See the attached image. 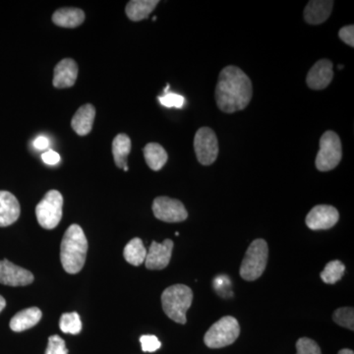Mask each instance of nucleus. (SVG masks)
I'll return each mask as SVG.
<instances>
[{
  "mask_svg": "<svg viewBox=\"0 0 354 354\" xmlns=\"http://www.w3.org/2000/svg\"><path fill=\"white\" fill-rule=\"evenodd\" d=\"M253 86L239 67L228 65L221 70L216 86V102L225 113L243 111L251 102Z\"/></svg>",
  "mask_w": 354,
  "mask_h": 354,
  "instance_id": "obj_1",
  "label": "nucleus"
},
{
  "mask_svg": "<svg viewBox=\"0 0 354 354\" xmlns=\"http://www.w3.org/2000/svg\"><path fill=\"white\" fill-rule=\"evenodd\" d=\"M88 252V241L80 225L67 228L60 247V260L65 272L75 274L83 269Z\"/></svg>",
  "mask_w": 354,
  "mask_h": 354,
  "instance_id": "obj_2",
  "label": "nucleus"
},
{
  "mask_svg": "<svg viewBox=\"0 0 354 354\" xmlns=\"http://www.w3.org/2000/svg\"><path fill=\"white\" fill-rule=\"evenodd\" d=\"M193 301V292L189 286L174 285L165 288L162 295V309L165 315L176 323L186 324V313Z\"/></svg>",
  "mask_w": 354,
  "mask_h": 354,
  "instance_id": "obj_3",
  "label": "nucleus"
},
{
  "mask_svg": "<svg viewBox=\"0 0 354 354\" xmlns=\"http://www.w3.org/2000/svg\"><path fill=\"white\" fill-rule=\"evenodd\" d=\"M269 247L264 239H255L247 249L241 270V278L253 281L259 279L267 267Z\"/></svg>",
  "mask_w": 354,
  "mask_h": 354,
  "instance_id": "obj_4",
  "label": "nucleus"
},
{
  "mask_svg": "<svg viewBox=\"0 0 354 354\" xmlns=\"http://www.w3.org/2000/svg\"><path fill=\"white\" fill-rule=\"evenodd\" d=\"M241 334L239 321L232 316H225L214 324L204 337L205 344L209 348H221L230 346Z\"/></svg>",
  "mask_w": 354,
  "mask_h": 354,
  "instance_id": "obj_5",
  "label": "nucleus"
},
{
  "mask_svg": "<svg viewBox=\"0 0 354 354\" xmlns=\"http://www.w3.org/2000/svg\"><path fill=\"white\" fill-rule=\"evenodd\" d=\"M342 158V142L334 131H326L320 139V150L317 153L316 167L320 171H330L337 167Z\"/></svg>",
  "mask_w": 354,
  "mask_h": 354,
  "instance_id": "obj_6",
  "label": "nucleus"
},
{
  "mask_svg": "<svg viewBox=\"0 0 354 354\" xmlns=\"http://www.w3.org/2000/svg\"><path fill=\"white\" fill-rule=\"evenodd\" d=\"M64 197L57 190H50L36 207L39 225L46 230L57 227L62 218Z\"/></svg>",
  "mask_w": 354,
  "mask_h": 354,
  "instance_id": "obj_7",
  "label": "nucleus"
},
{
  "mask_svg": "<svg viewBox=\"0 0 354 354\" xmlns=\"http://www.w3.org/2000/svg\"><path fill=\"white\" fill-rule=\"evenodd\" d=\"M194 150L198 162L203 165H211L218 156V142L216 133L209 127L198 129L194 138Z\"/></svg>",
  "mask_w": 354,
  "mask_h": 354,
  "instance_id": "obj_8",
  "label": "nucleus"
},
{
  "mask_svg": "<svg viewBox=\"0 0 354 354\" xmlns=\"http://www.w3.org/2000/svg\"><path fill=\"white\" fill-rule=\"evenodd\" d=\"M153 213L158 220L165 223H180L188 218L187 211L183 203L165 196L153 200Z\"/></svg>",
  "mask_w": 354,
  "mask_h": 354,
  "instance_id": "obj_9",
  "label": "nucleus"
},
{
  "mask_svg": "<svg viewBox=\"0 0 354 354\" xmlns=\"http://www.w3.org/2000/svg\"><path fill=\"white\" fill-rule=\"evenodd\" d=\"M339 220V214L335 207L330 205H318L309 212L305 221L310 230H322L335 227Z\"/></svg>",
  "mask_w": 354,
  "mask_h": 354,
  "instance_id": "obj_10",
  "label": "nucleus"
},
{
  "mask_svg": "<svg viewBox=\"0 0 354 354\" xmlns=\"http://www.w3.org/2000/svg\"><path fill=\"white\" fill-rule=\"evenodd\" d=\"M34 281V274L10 261H0V283L9 286H25Z\"/></svg>",
  "mask_w": 354,
  "mask_h": 354,
  "instance_id": "obj_11",
  "label": "nucleus"
},
{
  "mask_svg": "<svg viewBox=\"0 0 354 354\" xmlns=\"http://www.w3.org/2000/svg\"><path fill=\"white\" fill-rule=\"evenodd\" d=\"M174 241L165 239L162 243L153 241L149 250H147L145 265L149 270H162L167 267L171 259Z\"/></svg>",
  "mask_w": 354,
  "mask_h": 354,
  "instance_id": "obj_12",
  "label": "nucleus"
},
{
  "mask_svg": "<svg viewBox=\"0 0 354 354\" xmlns=\"http://www.w3.org/2000/svg\"><path fill=\"white\" fill-rule=\"evenodd\" d=\"M333 62L329 59H321L317 62L309 70L306 77V83L312 90H324L330 85L334 78Z\"/></svg>",
  "mask_w": 354,
  "mask_h": 354,
  "instance_id": "obj_13",
  "label": "nucleus"
},
{
  "mask_svg": "<svg viewBox=\"0 0 354 354\" xmlns=\"http://www.w3.org/2000/svg\"><path fill=\"white\" fill-rule=\"evenodd\" d=\"M20 213L17 198L8 191H0V227L13 225L19 218Z\"/></svg>",
  "mask_w": 354,
  "mask_h": 354,
  "instance_id": "obj_14",
  "label": "nucleus"
},
{
  "mask_svg": "<svg viewBox=\"0 0 354 354\" xmlns=\"http://www.w3.org/2000/svg\"><path fill=\"white\" fill-rule=\"evenodd\" d=\"M78 77V65L71 58H64L55 68L53 86L57 88L74 86Z\"/></svg>",
  "mask_w": 354,
  "mask_h": 354,
  "instance_id": "obj_15",
  "label": "nucleus"
},
{
  "mask_svg": "<svg viewBox=\"0 0 354 354\" xmlns=\"http://www.w3.org/2000/svg\"><path fill=\"white\" fill-rule=\"evenodd\" d=\"M334 7L332 0H312L305 7L304 20L310 25H319L330 17Z\"/></svg>",
  "mask_w": 354,
  "mask_h": 354,
  "instance_id": "obj_16",
  "label": "nucleus"
},
{
  "mask_svg": "<svg viewBox=\"0 0 354 354\" xmlns=\"http://www.w3.org/2000/svg\"><path fill=\"white\" fill-rule=\"evenodd\" d=\"M95 118V109L93 104H87L81 106L74 114L71 127L80 136H86L92 131Z\"/></svg>",
  "mask_w": 354,
  "mask_h": 354,
  "instance_id": "obj_17",
  "label": "nucleus"
},
{
  "mask_svg": "<svg viewBox=\"0 0 354 354\" xmlns=\"http://www.w3.org/2000/svg\"><path fill=\"white\" fill-rule=\"evenodd\" d=\"M41 316L43 313L38 307L22 310L11 319L10 329L17 333L31 329L41 321Z\"/></svg>",
  "mask_w": 354,
  "mask_h": 354,
  "instance_id": "obj_18",
  "label": "nucleus"
},
{
  "mask_svg": "<svg viewBox=\"0 0 354 354\" xmlns=\"http://www.w3.org/2000/svg\"><path fill=\"white\" fill-rule=\"evenodd\" d=\"M85 13L79 8L66 7L55 11L53 15V21L55 25L62 28H76L83 24Z\"/></svg>",
  "mask_w": 354,
  "mask_h": 354,
  "instance_id": "obj_19",
  "label": "nucleus"
},
{
  "mask_svg": "<svg viewBox=\"0 0 354 354\" xmlns=\"http://www.w3.org/2000/svg\"><path fill=\"white\" fill-rule=\"evenodd\" d=\"M158 4V0H131L128 2L125 12L130 20L139 22L147 19Z\"/></svg>",
  "mask_w": 354,
  "mask_h": 354,
  "instance_id": "obj_20",
  "label": "nucleus"
},
{
  "mask_svg": "<svg viewBox=\"0 0 354 354\" xmlns=\"http://www.w3.org/2000/svg\"><path fill=\"white\" fill-rule=\"evenodd\" d=\"M131 151V140L127 134H118L113 141V155L118 167L128 171L127 157Z\"/></svg>",
  "mask_w": 354,
  "mask_h": 354,
  "instance_id": "obj_21",
  "label": "nucleus"
},
{
  "mask_svg": "<svg viewBox=\"0 0 354 354\" xmlns=\"http://www.w3.org/2000/svg\"><path fill=\"white\" fill-rule=\"evenodd\" d=\"M143 151L147 165H149V167L152 171H160L167 164L169 156H167V151L165 150L164 147L160 146V144H147Z\"/></svg>",
  "mask_w": 354,
  "mask_h": 354,
  "instance_id": "obj_22",
  "label": "nucleus"
},
{
  "mask_svg": "<svg viewBox=\"0 0 354 354\" xmlns=\"http://www.w3.org/2000/svg\"><path fill=\"white\" fill-rule=\"evenodd\" d=\"M123 256L130 265L136 266V267L145 263L147 249L144 246L143 241L136 237L128 242L123 251Z\"/></svg>",
  "mask_w": 354,
  "mask_h": 354,
  "instance_id": "obj_23",
  "label": "nucleus"
},
{
  "mask_svg": "<svg viewBox=\"0 0 354 354\" xmlns=\"http://www.w3.org/2000/svg\"><path fill=\"white\" fill-rule=\"evenodd\" d=\"M344 271H346V267L341 261L335 260L326 265L320 277L324 283H328V285H334L342 278Z\"/></svg>",
  "mask_w": 354,
  "mask_h": 354,
  "instance_id": "obj_24",
  "label": "nucleus"
},
{
  "mask_svg": "<svg viewBox=\"0 0 354 354\" xmlns=\"http://www.w3.org/2000/svg\"><path fill=\"white\" fill-rule=\"evenodd\" d=\"M59 328L64 334L78 335L82 330L80 316L76 312L64 314L60 318Z\"/></svg>",
  "mask_w": 354,
  "mask_h": 354,
  "instance_id": "obj_25",
  "label": "nucleus"
},
{
  "mask_svg": "<svg viewBox=\"0 0 354 354\" xmlns=\"http://www.w3.org/2000/svg\"><path fill=\"white\" fill-rule=\"evenodd\" d=\"M333 319L335 323L346 329L354 330V310L353 307H342L335 310Z\"/></svg>",
  "mask_w": 354,
  "mask_h": 354,
  "instance_id": "obj_26",
  "label": "nucleus"
},
{
  "mask_svg": "<svg viewBox=\"0 0 354 354\" xmlns=\"http://www.w3.org/2000/svg\"><path fill=\"white\" fill-rule=\"evenodd\" d=\"M297 354H322L318 344L308 337H301L297 342Z\"/></svg>",
  "mask_w": 354,
  "mask_h": 354,
  "instance_id": "obj_27",
  "label": "nucleus"
},
{
  "mask_svg": "<svg viewBox=\"0 0 354 354\" xmlns=\"http://www.w3.org/2000/svg\"><path fill=\"white\" fill-rule=\"evenodd\" d=\"M46 354H68V349L66 348L64 339L57 335L48 337Z\"/></svg>",
  "mask_w": 354,
  "mask_h": 354,
  "instance_id": "obj_28",
  "label": "nucleus"
},
{
  "mask_svg": "<svg viewBox=\"0 0 354 354\" xmlns=\"http://www.w3.org/2000/svg\"><path fill=\"white\" fill-rule=\"evenodd\" d=\"M158 101L165 108H176L181 109L184 106L185 99L181 95L176 94V93H167L162 97H158Z\"/></svg>",
  "mask_w": 354,
  "mask_h": 354,
  "instance_id": "obj_29",
  "label": "nucleus"
},
{
  "mask_svg": "<svg viewBox=\"0 0 354 354\" xmlns=\"http://www.w3.org/2000/svg\"><path fill=\"white\" fill-rule=\"evenodd\" d=\"M140 342H141L142 351L144 353H155L162 346L158 337L153 335H142L140 337Z\"/></svg>",
  "mask_w": 354,
  "mask_h": 354,
  "instance_id": "obj_30",
  "label": "nucleus"
},
{
  "mask_svg": "<svg viewBox=\"0 0 354 354\" xmlns=\"http://www.w3.org/2000/svg\"><path fill=\"white\" fill-rule=\"evenodd\" d=\"M339 39H342L344 43L348 44L351 48L354 46V26L348 25L346 27H342L339 32Z\"/></svg>",
  "mask_w": 354,
  "mask_h": 354,
  "instance_id": "obj_31",
  "label": "nucleus"
},
{
  "mask_svg": "<svg viewBox=\"0 0 354 354\" xmlns=\"http://www.w3.org/2000/svg\"><path fill=\"white\" fill-rule=\"evenodd\" d=\"M41 160H43L46 165H55L59 162L60 157L57 152L50 150L41 155Z\"/></svg>",
  "mask_w": 354,
  "mask_h": 354,
  "instance_id": "obj_32",
  "label": "nucleus"
},
{
  "mask_svg": "<svg viewBox=\"0 0 354 354\" xmlns=\"http://www.w3.org/2000/svg\"><path fill=\"white\" fill-rule=\"evenodd\" d=\"M48 145H50V141H48L46 137H38V138L34 141V147L38 149V150H46Z\"/></svg>",
  "mask_w": 354,
  "mask_h": 354,
  "instance_id": "obj_33",
  "label": "nucleus"
},
{
  "mask_svg": "<svg viewBox=\"0 0 354 354\" xmlns=\"http://www.w3.org/2000/svg\"><path fill=\"white\" fill-rule=\"evenodd\" d=\"M6 299H4L3 297L0 295V312L2 311L4 308H6Z\"/></svg>",
  "mask_w": 354,
  "mask_h": 354,
  "instance_id": "obj_34",
  "label": "nucleus"
},
{
  "mask_svg": "<svg viewBox=\"0 0 354 354\" xmlns=\"http://www.w3.org/2000/svg\"><path fill=\"white\" fill-rule=\"evenodd\" d=\"M339 354H354V353L351 349L344 348L339 351Z\"/></svg>",
  "mask_w": 354,
  "mask_h": 354,
  "instance_id": "obj_35",
  "label": "nucleus"
}]
</instances>
